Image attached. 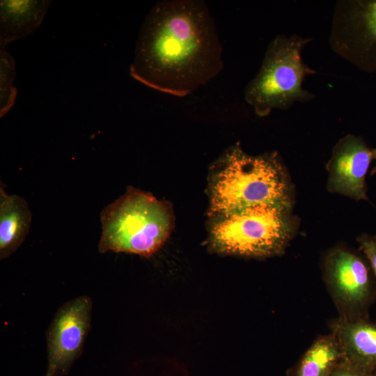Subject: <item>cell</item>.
Instances as JSON below:
<instances>
[{
	"mask_svg": "<svg viewBox=\"0 0 376 376\" xmlns=\"http://www.w3.org/2000/svg\"><path fill=\"white\" fill-rule=\"evenodd\" d=\"M222 46L214 19L201 0L156 3L136 43L130 75L144 85L187 96L222 70Z\"/></svg>",
	"mask_w": 376,
	"mask_h": 376,
	"instance_id": "cell-1",
	"label": "cell"
},
{
	"mask_svg": "<svg viewBox=\"0 0 376 376\" xmlns=\"http://www.w3.org/2000/svg\"><path fill=\"white\" fill-rule=\"evenodd\" d=\"M212 186L211 211L221 216L259 204L292 207L288 176L277 153L251 156L239 146L223 158Z\"/></svg>",
	"mask_w": 376,
	"mask_h": 376,
	"instance_id": "cell-2",
	"label": "cell"
},
{
	"mask_svg": "<svg viewBox=\"0 0 376 376\" xmlns=\"http://www.w3.org/2000/svg\"><path fill=\"white\" fill-rule=\"evenodd\" d=\"M98 250L149 256L168 238L171 216L168 206L151 194L127 188L101 212Z\"/></svg>",
	"mask_w": 376,
	"mask_h": 376,
	"instance_id": "cell-3",
	"label": "cell"
},
{
	"mask_svg": "<svg viewBox=\"0 0 376 376\" xmlns=\"http://www.w3.org/2000/svg\"><path fill=\"white\" fill-rule=\"evenodd\" d=\"M291 207L259 204L218 216L210 232L215 251L249 257L281 254L293 237Z\"/></svg>",
	"mask_w": 376,
	"mask_h": 376,
	"instance_id": "cell-4",
	"label": "cell"
},
{
	"mask_svg": "<svg viewBox=\"0 0 376 376\" xmlns=\"http://www.w3.org/2000/svg\"><path fill=\"white\" fill-rule=\"evenodd\" d=\"M312 38L279 35L268 45L260 68L244 89V99L259 116L287 109L314 95L303 88L305 78L317 73L303 61L301 52Z\"/></svg>",
	"mask_w": 376,
	"mask_h": 376,
	"instance_id": "cell-5",
	"label": "cell"
},
{
	"mask_svg": "<svg viewBox=\"0 0 376 376\" xmlns=\"http://www.w3.org/2000/svg\"><path fill=\"white\" fill-rule=\"evenodd\" d=\"M331 49L366 72L376 71V0H340L329 38Z\"/></svg>",
	"mask_w": 376,
	"mask_h": 376,
	"instance_id": "cell-6",
	"label": "cell"
},
{
	"mask_svg": "<svg viewBox=\"0 0 376 376\" xmlns=\"http://www.w3.org/2000/svg\"><path fill=\"white\" fill-rule=\"evenodd\" d=\"M92 300L79 296L58 310L47 331V367L44 376L67 375L82 353L90 330Z\"/></svg>",
	"mask_w": 376,
	"mask_h": 376,
	"instance_id": "cell-7",
	"label": "cell"
},
{
	"mask_svg": "<svg viewBox=\"0 0 376 376\" xmlns=\"http://www.w3.org/2000/svg\"><path fill=\"white\" fill-rule=\"evenodd\" d=\"M324 276L340 318L350 320L353 311L366 299L369 292V270L354 252L335 248L326 256Z\"/></svg>",
	"mask_w": 376,
	"mask_h": 376,
	"instance_id": "cell-8",
	"label": "cell"
},
{
	"mask_svg": "<svg viewBox=\"0 0 376 376\" xmlns=\"http://www.w3.org/2000/svg\"><path fill=\"white\" fill-rule=\"evenodd\" d=\"M376 159V148L359 136L347 134L332 150L327 163V189L357 201L368 200L366 176Z\"/></svg>",
	"mask_w": 376,
	"mask_h": 376,
	"instance_id": "cell-9",
	"label": "cell"
},
{
	"mask_svg": "<svg viewBox=\"0 0 376 376\" xmlns=\"http://www.w3.org/2000/svg\"><path fill=\"white\" fill-rule=\"evenodd\" d=\"M49 0H1L0 47L32 33L42 22L52 3Z\"/></svg>",
	"mask_w": 376,
	"mask_h": 376,
	"instance_id": "cell-10",
	"label": "cell"
},
{
	"mask_svg": "<svg viewBox=\"0 0 376 376\" xmlns=\"http://www.w3.org/2000/svg\"><path fill=\"white\" fill-rule=\"evenodd\" d=\"M331 329L343 359L364 368L376 364V326L339 317Z\"/></svg>",
	"mask_w": 376,
	"mask_h": 376,
	"instance_id": "cell-11",
	"label": "cell"
},
{
	"mask_svg": "<svg viewBox=\"0 0 376 376\" xmlns=\"http://www.w3.org/2000/svg\"><path fill=\"white\" fill-rule=\"evenodd\" d=\"M27 202L17 194H8L0 187V259L13 254L25 240L31 224Z\"/></svg>",
	"mask_w": 376,
	"mask_h": 376,
	"instance_id": "cell-12",
	"label": "cell"
},
{
	"mask_svg": "<svg viewBox=\"0 0 376 376\" xmlns=\"http://www.w3.org/2000/svg\"><path fill=\"white\" fill-rule=\"evenodd\" d=\"M343 359L336 337L332 334L321 336L303 355L295 376H329Z\"/></svg>",
	"mask_w": 376,
	"mask_h": 376,
	"instance_id": "cell-13",
	"label": "cell"
},
{
	"mask_svg": "<svg viewBox=\"0 0 376 376\" xmlns=\"http://www.w3.org/2000/svg\"><path fill=\"white\" fill-rule=\"evenodd\" d=\"M15 64L13 56L0 47V116H4L13 107L17 96L13 86Z\"/></svg>",
	"mask_w": 376,
	"mask_h": 376,
	"instance_id": "cell-14",
	"label": "cell"
},
{
	"mask_svg": "<svg viewBox=\"0 0 376 376\" xmlns=\"http://www.w3.org/2000/svg\"><path fill=\"white\" fill-rule=\"evenodd\" d=\"M357 241L376 275V236L362 234L358 237Z\"/></svg>",
	"mask_w": 376,
	"mask_h": 376,
	"instance_id": "cell-15",
	"label": "cell"
},
{
	"mask_svg": "<svg viewBox=\"0 0 376 376\" xmlns=\"http://www.w3.org/2000/svg\"><path fill=\"white\" fill-rule=\"evenodd\" d=\"M366 368L343 359L329 376H368Z\"/></svg>",
	"mask_w": 376,
	"mask_h": 376,
	"instance_id": "cell-16",
	"label": "cell"
},
{
	"mask_svg": "<svg viewBox=\"0 0 376 376\" xmlns=\"http://www.w3.org/2000/svg\"><path fill=\"white\" fill-rule=\"evenodd\" d=\"M376 173V163H375V165L374 166V168L372 169L371 172H370V175H373L374 174Z\"/></svg>",
	"mask_w": 376,
	"mask_h": 376,
	"instance_id": "cell-17",
	"label": "cell"
}]
</instances>
